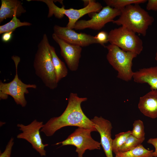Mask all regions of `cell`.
Returning <instances> with one entry per match:
<instances>
[{"label": "cell", "mask_w": 157, "mask_h": 157, "mask_svg": "<svg viewBox=\"0 0 157 157\" xmlns=\"http://www.w3.org/2000/svg\"><path fill=\"white\" fill-rule=\"evenodd\" d=\"M87 100L86 97H79L76 93H71L65 110L59 117L51 118L40 130L47 136L53 135L56 131L68 126H77L97 131L94 123L83 112L81 103Z\"/></svg>", "instance_id": "1"}, {"label": "cell", "mask_w": 157, "mask_h": 157, "mask_svg": "<svg viewBox=\"0 0 157 157\" xmlns=\"http://www.w3.org/2000/svg\"><path fill=\"white\" fill-rule=\"evenodd\" d=\"M50 45L47 35L44 34L38 46L33 67L36 74L45 86L53 90L57 88L58 83L49 49Z\"/></svg>", "instance_id": "2"}, {"label": "cell", "mask_w": 157, "mask_h": 157, "mask_svg": "<svg viewBox=\"0 0 157 157\" xmlns=\"http://www.w3.org/2000/svg\"><path fill=\"white\" fill-rule=\"evenodd\" d=\"M120 10L119 18L113 23L145 36L149 26L154 22V17L138 4L128 5Z\"/></svg>", "instance_id": "3"}, {"label": "cell", "mask_w": 157, "mask_h": 157, "mask_svg": "<svg viewBox=\"0 0 157 157\" xmlns=\"http://www.w3.org/2000/svg\"><path fill=\"white\" fill-rule=\"evenodd\" d=\"M108 50L106 58L109 63L118 72L117 77L128 81L133 78L132 60L138 54L131 51H125L115 45L106 46Z\"/></svg>", "instance_id": "4"}, {"label": "cell", "mask_w": 157, "mask_h": 157, "mask_svg": "<svg viewBox=\"0 0 157 157\" xmlns=\"http://www.w3.org/2000/svg\"><path fill=\"white\" fill-rule=\"evenodd\" d=\"M32 1H40L46 4L49 9L47 16L48 18L54 15L57 18L61 19L64 15L66 16L69 19L66 27L71 29H74L76 22L81 17L86 14L99 12L103 8L100 3L93 0H89V3L87 6L79 9L72 8L65 9L63 5L61 8L59 7L54 4L53 1L52 0H32Z\"/></svg>", "instance_id": "5"}, {"label": "cell", "mask_w": 157, "mask_h": 157, "mask_svg": "<svg viewBox=\"0 0 157 157\" xmlns=\"http://www.w3.org/2000/svg\"><path fill=\"white\" fill-rule=\"evenodd\" d=\"M15 66V75L13 79L8 83L0 82V98L1 99H6L8 96H11L17 105L24 107L27 104L25 95L29 93L28 88L35 89V84H26L23 83L19 78L18 74V65L20 61V58L17 56L12 57Z\"/></svg>", "instance_id": "6"}, {"label": "cell", "mask_w": 157, "mask_h": 157, "mask_svg": "<svg viewBox=\"0 0 157 157\" xmlns=\"http://www.w3.org/2000/svg\"><path fill=\"white\" fill-rule=\"evenodd\" d=\"M108 41L110 44L117 46L124 51L133 52L138 55L143 49L140 38L135 33L122 26L109 32Z\"/></svg>", "instance_id": "7"}, {"label": "cell", "mask_w": 157, "mask_h": 157, "mask_svg": "<svg viewBox=\"0 0 157 157\" xmlns=\"http://www.w3.org/2000/svg\"><path fill=\"white\" fill-rule=\"evenodd\" d=\"M92 130L82 127H78L63 141L55 144H62V146L72 145L76 147V151L78 157H83L87 150H90L100 149L101 143L95 140L91 137Z\"/></svg>", "instance_id": "8"}, {"label": "cell", "mask_w": 157, "mask_h": 157, "mask_svg": "<svg viewBox=\"0 0 157 157\" xmlns=\"http://www.w3.org/2000/svg\"><path fill=\"white\" fill-rule=\"evenodd\" d=\"M121 10L107 6L102 8L99 12L92 13L91 19L78 20L76 23L74 29L81 30L89 28L100 30L107 23L114 21L117 16H120Z\"/></svg>", "instance_id": "9"}, {"label": "cell", "mask_w": 157, "mask_h": 157, "mask_svg": "<svg viewBox=\"0 0 157 157\" xmlns=\"http://www.w3.org/2000/svg\"><path fill=\"white\" fill-rule=\"evenodd\" d=\"M43 125L42 122H38L35 119L27 125L22 124H18L17 125L19 130L22 132L17 135V138L27 141L42 156L46 155L44 148L48 145V144L43 143L40 134V130Z\"/></svg>", "instance_id": "10"}, {"label": "cell", "mask_w": 157, "mask_h": 157, "mask_svg": "<svg viewBox=\"0 0 157 157\" xmlns=\"http://www.w3.org/2000/svg\"><path fill=\"white\" fill-rule=\"evenodd\" d=\"M54 33L60 39L68 43L81 47L98 44L94 36L86 33H78L67 27L55 25L53 28Z\"/></svg>", "instance_id": "11"}, {"label": "cell", "mask_w": 157, "mask_h": 157, "mask_svg": "<svg viewBox=\"0 0 157 157\" xmlns=\"http://www.w3.org/2000/svg\"><path fill=\"white\" fill-rule=\"evenodd\" d=\"M52 37L59 45L61 56L69 69L72 71H76L78 68L81 56V47L68 43L59 38L54 33Z\"/></svg>", "instance_id": "12"}, {"label": "cell", "mask_w": 157, "mask_h": 157, "mask_svg": "<svg viewBox=\"0 0 157 157\" xmlns=\"http://www.w3.org/2000/svg\"><path fill=\"white\" fill-rule=\"evenodd\" d=\"M91 120L94 124L97 131L100 135V143L106 157H113L112 148L113 139L111 134L113 127L111 122L101 116H95Z\"/></svg>", "instance_id": "13"}, {"label": "cell", "mask_w": 157, "mask_h": 157, "mask_svg": "<svg viewBox=\"0 0 157 157\" xmlns=\"http://www.w3.org/2000/svg\"><path fill=\"white\" fill-rule=\"evenodd\" d=\"M138 107L145 116L152 119L157 118V90H151L141 97Z\"/></svg>", "instance_id": "14"}, {"label": "cell", "mask_w": 157, "mask_h": 157, "mask_svg": "<svg viewBox=\"0 0 157 157\" xmlns=\"http://www.w3.org/2000/svg\"><path fill=\"white\" fill-rule=\"evenodd\" d=\"M20 1L17 0H1L0 9V23L7 18L16 15L20 16L26 12Z\"/></svg>", "instance_id": "15"}, {"label": "cell", "mask_w": 157, "mask_h": 157, "mask_svg": "<svg viewBox=\"0 0 157 157\" xmlns=\"http://www.w3.org/2000/svg\"><path fill=\"white\" fill-rule=\"evenodd\" d=\"M133 78L136 83H147L151 90H157V66L140 69L133 72Z\"/></svg>", "instance_id": "16"}, {"label": "cell", "mask_w": 157, "mask_h": 157, "mask_svg": "<svg viewBox=\"0 0 157 157\" xmlns=\"http://www.w3.org/2000/svg\"><path fill=\"white\" fill-rule=\"evenodd\" d=\"M49 49L51 53L52 60L54 68L57 82L66 77L68 74V70L64 63L57 55L55 48L50 45Z\"/></svg>", "instance_id": "17"}, {"label": "cell", "mask_w": 157, "mask_h": 157, "mask_svg": "<svg viewBox=\"0 0 157 157\" xmlns=\"http://www.w3.org/2000/svg\"><path fill=\"white\" fill-rule=\"evenodd\" d=\"M153 150H148L141 144L128 151L118 152L115 157H153Z\"/></svg>", "instance_id": "18"}, {"label": "cell", "mask_w": 157, "mask_h": 157, "mask_svg": "<svg viewBox=\"0 0 157 157\" xmlns=\"http://www.w3.org/2000/svg\"><path fill=\"white\" fill-rule=\"evenodd\" d=\"M31 25V23L28 22H21L15 15L10 22L0 26V34L7 32H13L18 27L24 26H30Z\"/></svg>", "instance_id": "19"}, {"label": "cell", "mask_w": 157, "mask_h": 157, "mask_svg": "<svg viewBox=\"0 0 157 157\" xmlns=\"http://www.w3.org/2000/svg\"><path fill=\"white\" fill-rule=\"evenodd\" d=\"M104 1L107 6L113 8L121 9L126 6L132 4H139L144 3L146 0H105Z\"/></svg>", "instance_id": "20"}, {"label": "cell", "mask_w": 157, "mask_h": 157, "mask_svg": "<svg viewBox=\"0 0 157 157\" xmlns=\"http://www.w3.org/2000/svg\"><path fill=\"white\" fill-rule=\"evenodd\" d=\"M144 140L145 138L138 139L131 134L121 147L118 152H125L131 150L141 144Z\"/></svg>", "instance_id": "21"}, {"label": "cell", "mask_w": 157, "mask_h": 157, "mask_svg": "<svg viewBox=\"0 0 157 157\" xmlns=\"http://www.w3.org/2000/svg\"><path fill=\"white\" fill-rule=\"evenodd\" d=\"M131 131L120 133L115 135L114 139L113 140L112 151L115 154L118 152L119 150L124 143L127 138L131 134Z\"/></svg>", "instance_id": "22"}, {"label": "cell", "mask_w": 157, "mask_h": 157, "mask_svg": "<svg viewBox=\"0 0 157 157\" xmlns=\"http://www.w3.org/2000/svg\"><path fill=\"white\" fill-rule=\"evenodd\" d=\"M131 135L138 139L144 138V126L143 122L140 120H135L133 124Z\"/></svg>", "instance_id": "23"}, {"label": "cell", "mask_w": 157, "mask_h": 157, "mask_svg": "<svg viewBox=\"0 0 157 157\" xmlns=\"http://www.w3.org/2000/svg\"><path fill=\"white\" fill-rule=\"evenodd\" d=\"M94 37L98 44L105 47L104 44L108 42V33L107 32L104 31H101L94 36Z\"/></svg>", "instance_id": "24"}, {"label": "cell", "mask_w": 157, "mask_h": 157, "mask_svg": "<svg viewBox=\"0 0 157 157\" xmlns=\"http://www.w3.org/2000/svg\"><path fill=\"white\" fill-rule=\"evenodd\" d=\"M14 144V139L11 138L6 146L5 150L0 153V157H10L11 151Z\"/></svg>", "instance_id": "25"}, {"label": "cell", "mask_w": 157, "mask_h": 157, "mask_svg": "<svg viewBox=\"0 0 157 157\" xmlns=\"http://www.w3.org/2000/svg\"><path fill=\"white\" fill-rule=\"evenodd\" d=\"M148 10H153L157 12V0H149L147 5Z\"/></svg>", "instance_id": "26"}, {"label": "cell", "mask_w": 157, "mask_h": 157, "mask_svg": "<svg viewBox=\"0 0 157 157\" xmlns=\"http://www.w3.org/2000/svg\"><path fill=\"white\" fill-rule=\"evenodd\" d=\"M147 142L154 147L155 150L153 153V157H157V138H150L148 140Z\"/></svg>", "instance_id": "27"}, {"label": "cell", "mask_w": 157, "mask_h": 157, "mask_svg": "<svg viewBox=\"0 0 157 157\" xmlns=\"http://www.w3.org/2000/svg\"><path fill=\"white\" fill-rule=\"evenodd\" d=\"M13 32L11 31L3 33L1 37L2 40L4 42L9 41L12 38Z\"/></svg>", "instance_id": "28"}, {"label": "cell", "mask_w": 157, "mask_h": 157, "mask_svg": "<svg viewBox=\"0 0 157 157\" xmlns=\"http://www.w3.org/2000/svg\"><path fill=\"white\" fill-rule=\"evenodd\" d=\"M155 60H156V61H157V51H156V56H155Z\"/></svg>", "instance_id": "29"}]
</instances>
